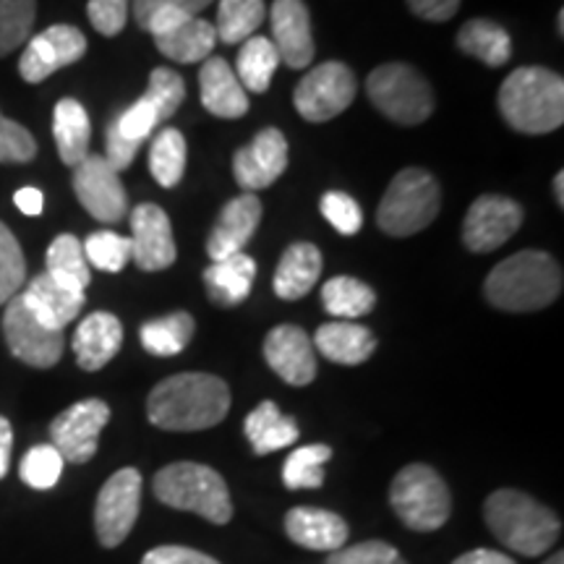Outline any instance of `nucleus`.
<instances>
[{
  "label": "nucleus",
  "instance_id": "f257e3e1",
  "mask_svg": "<svg viewBox=\"0 0 564 564\" xmlns=\"http://www.w3.org/2000/svg\"><path fill=\"white\" fill-rule=\"evenodd\" d=\"M230 411V390L215 373L186 371L162 379L150 392L147 413L165 432H202L225 421Z\"/></svg>",
  "mask_w": 564,
  "mask_h": 564
},
{
  "label": "nucleus",
  "instance_id": "f03ea898",
  "mask_svg": "<svg viewBox=\"0 0 564 564\" xmlns=\"http://www.w3.org/2000/svg\"><path fill=\"white\" fill-rule=\"evenodd\" d=\"M484 293L502 312L525 314L552 306L562 293V270L544 251H520L489 272Z\"/></svg>",
  "mask_w": 564,
  "mask_h": 564
},
{
  "label": "nucleus",
  "instance_id": "7ed1b4c3",
  "mask_svg": "<svg viewBox=\"0 0 564 564\" xmlns=\"http://www.w3.org/2000/svg\"><path fill=\"white\" fill-rule=\"evenodd\" d=\"M499 110L520 133H552L564 123V82L541 66L518 68L499 89Z\"/></svg>",
  "mask_w": 564,
  "mask_h": 564
},
{
  "label": "nucleus",
  "instance_id": "20e7f679",
  "mask_svg": "<svg viewBox=\"0 0 564 564\" xmlns=\"http://www.w3.org/2000/svg\"><path fill=\"white\" fill-rule=\"evenodd\" d=\"M484 518L507 549L523 556L549 552L562 531L560 518L549 507L514 489L494 491L484 505Z\"/></svg>",
  "mask_w": 564,
  "mask_h": 564
},
{
  "label": "nucleus",
  "instance_id": "39448f33",
  "mask_svg": "<svg viewBox=\"0 0 564 564\" xmlns=\"http://www.w3.org/2000/svg\"><path fill=\"white\" fill-rule=\"evenodd\" d=\"M154 497L173 510L196 512L215 525L230 523L232 502L225 478L202 463L165 465L152 481Z\"/></svg>",
  "mask_w": 564,
  "mask_h": 564
},
{
  "label": "nucleus",
  "instance_id": "423d86ee",
  "mask_svg": "<svg viewBox=\"0 0 564 564\" xmlns=\"http://www.w3.org/2000/svg\"><path fill=\"white\" fill-rule=\"evenodd\" d=\"M442 207V188L432 173L408 167L394 175L379 202L377 223L387 236H415L436 220Z\"/></svg>",
  "mask_w": 564,
  "mask_h": 564
},
{
  "label": "nucleus",
  "instance_id": "0eeeda50",
  "mask_svg": "<svg viewBox=\"0 0 564 564\" xmlns=\"http://www.w3.org/2000/svg\"><path fill=\"white\" fill-rule=\"evenodd\" d=\"M392 510L398 518L419 533H432L449 520L453 499L444 478L423 463H413L394 476L390 489Z\"/></svg>",
  "mask_w": 564,
  "mask_h": 564
},
{
  "label": "nucleus",
  "instance_id": "6e6552de",
  "mask_svg": "<svg viewBox=\"0 0 564 564\" xmlns=\"http://www.w3.org/2000/svg\"><path fill=\"white\" fill-rule=\"evenodd\" d=\"M373 108L400 126H419L432 116L434 95L429 82L408 63H384L366 82Z\"/></svg>",
  "mask_w": 564,
  "mask_h": 564
},
{
  "label": "nucleus",
  "instance_id": "1a4fd4ad",
  "mask_svg": "<svg viewBox=\"0 0 564 564\" xmlns=\"http://www.w3.org/2000/svg\"><path fill=\"white\" fill-rule=\"evenodd\" d=\"M141 30L152 34L154 45L165 58L178 63L207 61L217 45L215 24H209L202 17L171 9V6H162L154 11Z\"/></svg>",
  "mask_w": 564,
  "mask_h": 564
},
{
  "label": "nucleus",
  "instance_id": "9d476101",
  "mask_svg": "<svg viewBox=\"0 0 564 564\" xmlns=\"http://www.w3.org/2000/svg\"><path fill=\"white\" fill-rule=\"evenodd\" d=\"M356 74L345 63L327 61L303 76L295 87L293 102L306 121L324 123L340 116L345 108H350V102L356 100Z\"/></svg>",
  "mask_w": 564,
  "mask_h": 564
},
{
  "label": "nucleus",
  "instance_id": "9b49d317",
  "mask_svg": "<svg viewBox=\"0 0 564 564\" xmlns=\"http://www.w3.org/2000/svg\"><path fill=\"white\" fill-rule=\"evenodd\" d=\"M3 335L13 356L21 364L34 366V369H53L66 350V337L63 329H51L34 319V314L21 301V295L6 303L3 314Z\"/></svg>",
  "mask_w": 564,
  "mask_h": 564
},
{
  "label": "nucleus",
  "instance_id": "f8f14e48",
  "mask_svg": "<svg viewBox=\"0 0 564 564\" xmlns=\"http://www.w3.org/2000/svg\"><path fill=\"white\" fill-rule=\"evenodd\" d=\"M141 507V474L123 468L112 474L100 489L95 505V531L102 546L116 549L131 533Z\"/></svg>",
  "mask_w": 564,
  "mask_h": 564
},
{
  "label": "nucleus",
  "instance_id": "ddd939ff",
  "mask_svg": "<svg viewBox=\"0 0 564 564\" xmlns=\"http://www.w3.org/2000/svg\"><path fill=\"white\" fill-rule=\"evenodd\" d=\"M110 421V408L105 400L89 398L66 408L51 423V444L66 463L82 465L95 457L102 429Z\"/></svg>",
  "mask_w": 564,
  "mask_h": 564
},
{
  "label": "nucleus",
  "instance_id": "4468645a",
  "mask_svg": "<svg viewBox=\"0 0 564 564\" xmlns=\"http://www.w3.org/2000/svg\"><path fill=\"white\" fill-rule=\"evenodd\" d=\"M74 192L95 220L121 223L129 215V196L123 183L102 154H87L74 167Z\"/></svg>",
  "mask_w": 564,
  "mask_h": 564
},
{
  "label": "nucleus",
  "instance_id": "2eb2a0df",
  "mask_svg": "<svg viewBox=\"0 0 564 564\" xmlns=\"http://www.w3.org/2000/svg\"><path fill=\"white\" fill-rule=\"evenodd\" d=\"M523 225V207L499 194H486L470 204L463 223V243L476 253L502 249Z\"/></svg>",
  "mask_w": 564,
  "mask_h": 564
},
{
  "label": "nucleus",
  "instance_id": "dca6fc26",
  "mask_svg": "<svg viewBox=\"0 0 564 564\" xmlns=\"http://www.w3.org/2000/svg\"><path fill=\"white\" fill-rule=\"evenodd\" d=\"M84 53H87V37L76 26H47L45 32L34 34L26 42V51L19 61V74L26 84H40L47 76H53L55 70L82 61Z\"/></svg>",
  "mask_w": 564,
  "mask_h": 564
},
{
  "label": "nucleus",
  "instance_id": "f3484780",
  "mask_svg": "<svg viewBox=\"0 0 564 564\" xmlns=\"http://www.w3.org/2000/svg\"><path fill=\"white\" fill-rule=\"evenodd\" d=\"M131 262L144 272L167 270L175 262L171 220L158 204H139L131 212Z\"/></svg>",
  "mask_w": 564,
  "mask_h": 564
},
{
  "label": "nucleus",
  "instance_id": "a211bd4d",
  "mask_svg": "<svg viewBox=\"0 0 564 564\" xmlns=\"http://www.w3.org/2000/svg\"><path fill=\"white\" fill-rule=\"evenodd\" d=\"M288 167V141L278 129L259 131L249 147L236 152L232 173L246 194L270 188Z\"/></svg>",
  "mask_w": 564,
  "mask_h": 564
},
{
  "label": "nucleus",
  "instance_id": "6ab92c4d",
  "mask_svg": "<svg viewBox=\"0 0 564 564\" xmlns=\"http://www.w3.org/2000/svg\"><path fill=\"white\" fill-rule=\"evenodd\" d=\"M264 358L282 382L306 387L316 377V350L312 337L295 324H280L264 340Z\"/></svg>",
  "mask_w": 564,
  "mask_h": 564
},
{
  "label": "nucleus",
  "instance_id": "aec40b11",
  "mask_svg": "<svg viewBox=\"0 0 564 564\" xmlns=\"http://www.w3.org/2000/svg\"><path fill=\"white\" fill-rule=\"evenodd\" d=\"M272 45L280 61L291 68L312 66L316 45L312 37V19L303 0H274L272 11Z\"/></svg>",
  "mask_w": 564,
  "mask_h": 564
},
{
  "label": "nucleus",
  "instance_id": "412c9836",
  "mask_svg": "<svg viewBox=\"0 0 564 564\" xmlns=\"http://www.w3.org/2000/svg\"><path fill=\"white\" fill-rule=\"evenodd\" d=\"M259 223H262V202L257 194H241L225 204L207 238V253L212 262H220L232 253H243Z\"/></svg>",
  "mask_w": 564,
  "mask_h": 564
},
{
  "label": "nucleus",
  "instance_id": "4be33fe9",
  "mask_svg": "<svg viewBox=\"0 0 564 564\" xmlns=\"http://www.w3.org/2000/svg\"><path fill=\"white\" fill-rule=\"evenodd\" d=\"M285 533L303 549L333 554L345 546L350 531L340 514L319 507H293L285 514Z\"/></svg>",
  "mask_w": 564,
  "mask_h": 564
},
{
  "label": "nucleus",
  "instance_id": "5701e85b",
  "mask_svg": "<svg viewBox=\"0 0 564 564\" xmlns=\"http://www.w3.org/2000/svg\"><path fill=\"white\" fill-rule=\"evenodd\" d=\"M123 345V324L116 314L95 312L76 327L74 352L84 371H100Z\"/></svg>",
  "mask_w": 564,
  "mask_h": 564
},
{
  "label": "nucleus",
  "instance_id": "b1692460",
  "mask_svg": "<svg viewBox=\"0 0 564 564\" xmlns=\"http://www.w3.org/2000/svg\"><path fill=\"white\" fill-rule=\"evenodd\" d=\"M21 301L26 303V308L34 314V319L45 324L51 329L68 327L84 308V293L66 291L58 282L47 278L45 272L37 274L30 285L24 288V293H19Z\"/></svg>",
  "mask_w": 564,
  "mask_h": 564
},
{
  "label": "nucleus",
  "instance_id": "393cba45",
  "mask_svg": "<svg viewBox=\"0 0 564 564\" xmlns=\"http://www.w3.org/2000/svg\"><path fill=\"white\" fill-rule=\"evenodd\" d=\"M202 105L217 118H241L249 112V97L236 70L225 58H207L199 70Z\"/></svg>",
  "mask_w": 564,
  "mask_h": 564
},
{
  "label": "nucleus",
  "instance_id": "a878e982",
  "mask_svg": "<svg viewBox=\"0 0 564 564\" xmlns=\"http://www.w3.org/2000/svg\"><path fill=\"white\" fill-rule=\"evenodd\" d=\"M314 350H319L324 358L333 364L358 366L366 364L377 350V337L371 329L352 322H329L322 324L314 335Z\"/></svg>",
  "mask_w": 564,
  "mask_h": 564
},
{
  "label": "nucleus",
  "instance_id": "bb28decb",
  "mask_svg": "<svg viewBox=\"0 0 564 564\" xmlns=\"http://www.w3.org/2000/svg\"><path fill=\"white\" fill-rule=\"evenodd\" d=\"M253 278H257V262L249 253H232L220 262H212L204 270V285H207V295L217 306H238L249 299Z\"/></svg>",
  "mask_w": 564,
  "mask_h": 564
},
{
  "label": "nucleus",
  "instance_id": "cd10ccee",
  "mask_svg": "<svg viewBox=\"0 0 564 564\" xmlns=\"http://www.w3.org/2000/svg\"><path fill=\"white\" fill-rule=\"evenodd\" d=\"M322 251L314 243H293L282 253L274 272V293L285 301H299L319 282Z\"/></svg>",
  "mask_w": 564,
  "mask_h": 564
},
{
  "label": "nucleus",
  "instance_id": "c85d7f7f",
  "mask_svg": "<svg viewBox=\"0 0 564 564\" xmlns=\"http://www.w3.org/2000/svg\"><path fill=\"white\" fill-rule=\"evenodd\" d=\"M243 432L257 455H270L282 447H291L301 434L295 419L282 413L272 400H264V403L253 408L243 423Z\"/></svg>",
  "mask_w": 564,
  "mask_h": 564
},
{
  "label": "nucleus",
  "instance_id": "c756f323",
  "mask_svg": "<svg viewBox=\"0 0 564 564\" xmlns=\"http://www.w3.org/2000/svg\"><path fill=\"white\" fill-rule=\"evenodd\" d=\"M53 137L55 147H58L61 160L68 167H76L89 154L91 141V123L87 110L74 97H66L55 105L53 112Z\"/></svg>",
  "mask_w": 564,
  "mask_h": 564
},
{
  "label": "nucleus",
  "instance_id": "7c9ffc66",
  "mask_svg": "<svg viewBox=\"0 0 564 564\" xmlns=\"http://www.w3.org/2000/svg\"><path fill=\"white\" fill-rule=\"evenodd\" d=\"M457 47L489 68L505 66L512 58L510 34L491 19H470L468 24H463V30L457 32Z\"/></svg>",
  "mask_w": 564,
  "mask_h": 564
},
{
  "label": "nucleus",
  "instance_id": "2f4dec72",
  "mask_svg": "<svg viewBox=\"0 0 564 564\" xmlns=\"http://www.w3.org/2000/svg\"><path fill=\"white\" fill-rule=\"evenodd\" d=\"M45 274L58 282V285L66 288V291L87 293L91 272L87 257H84V243L79 238L70 236V232H63V236L55 238L51 249H47Z\"/></svg>",
  "mask_w": 564,
  "mask_h": 564
},
{
  "label": "nucleus",
  "instance_id": "473e14b6",
  "mask_svg": "<svg viewBox=\"0 0 564 564\" xmlns=\"http://www.w3.org/2000/svg\"><path fill=\"white\" fill-rule=\"evenodd\" d=\"M280 66L278 47L272 45L270 37H262V34H253L241 45V53H238V82L243 84L246 91H253V95H262V91L270 89V82L274 70Z\"/></svg>",
  "mask_w": 564,
  "mask_h": 564
},
{
  "label": "nucleus",
  "instance_id": "72a5a7b5",
  "mask_svg": "<svg viewBox=\"0 0 564 564\" xmlns=\"http://www.w3.org/2000/svg\"><path fill=\"white\" fill-rule=\"evenodd\" d=\"M196 329L194 316L188 312H175L162 316V319H152L141 327V345L152 356H178V352L192 343Z\"/></svg>",
  "mask_w": 564,
  "mask_h": 564
},
{
  "label": "nucleus",
  "instance_id": "f704fd0d",
  "mask_svg": "<svg viewBox=\"0 0 564 564\" xmlns=\"http://www.w3.org/2000/svg\"><path fill=\"white\" fill-rule=\"evenodd\" d=\"M322 303L337 319H358L373 312L377 293L356 278H333L322 285Z\"/></svg>",
  "mask_w": 564,
  "mask_h": 564
},
{
  "label": "nucleus",
  "instance_id": "c9c22d12",
  "mask_svg": "<svg viewBox=\"0 0 564 564\" xmlns=\"http://www.w3.org/2000/svg\"><path fill=\"white\" fill-rule=\"evenodd\" d=\"M264 17V0H220L215 24L217 40H223L225 45H241L253 37Z\"/></svg>",
  "mask_w": 564,
  "mask_h": 564
},
{
  "label": "nucleus",
  "instance_id": "e433bc0d",
  "mask_svg": "<svg viewBox=\"0 0 564 564\" xmlns=\"http://www.w3.org/2000/svg\"><path fill=\"white\" fill-rule=\"evenodd\" d=\"M150 171L162 188L178 186L186 171V139L178 129H162L152 139Z\"/></svg>",
  "mask_w": 564,
  "mask_h": 564
},
{
  "label": "nucleus",
  "instance_id": "4c0bfd02",
  "mask_svg": "<svg viewBox=\"0 0 564 564\" xmlns=\"http://www.w3.org/2000/svg\"><path fill=\"white\" fill-rule=\"evenodd\" d=\"M333 457V447L327 444H306L288 455L282 465V484L291 491L319 489L324 484V463Z\"/></svg>",
  "mask_w": 564,
  "mask_h": 564
},
{
  "label": "nucleus",
  "instance_id": "58836bf2",
  "mask_svg": "<svg viewBox=\"0 0 564 564\" xmlns=\"http://www.w3.org/2000/svg\"><path fill=\"white\" fill-rule=\"evenodd\" d=\"M37 0H0V58L30 42Z\"/></svg>",
  "mask_w": 564,
  "mask_h": 564
},
{
  "label": "nucleus",
  "instance_id": "ea45409f",
  "mask_svg": "<svg viewBox=\"0 0 564 564\" xmlns=\"http://www.w3.org/2000/svg\"><path fill=\"white\" fill-rule=\"evenodd\" d=\"M84 257L97 270L116 274L131 262V238L118 236L112 230H97L84 243Z\"/></svg>",
  "mask_w": 564,
  "mask_h": 564
},
{
  "label": "nucleus",
  "instance_id": "a19ab883",
  "mask_svg": "<svg viewBox=\"0 0 564 564\" xmlns=\"http://www.w3.org/2000/svg\"><path fill=\"white\" fill-rule=\"evenodd\" d=\"M63 463L66 460H63L61 453L53 447V444H37V447H32L30 453L24 455V460L19 465L21 481L37 491L53 489V486L61 481Z\"/></svg>",
  "mask_w": 564,
  "mask_h": 564
},
{
  "label": "nucleus",
  "instance_id": "79ce46f5",
  "mask_svg": "<svg viewBox=\"0 0 564 564\" xmlns=\"http://www.w3.org/2000/svg\"><path fill=\"white\" fill-rule=\"evenodd\" d=\"M26 282V259L17 236L0 223V306H6L13 295H19Z\"/></svg>",
  "mask_w": 564,
  "mask_h": 564
},
{
  "label": "nucleus",
  "instance_id": "37998d69",
  "mask_svg": "<svg viewBox=\"0 0 564 564\" xmlns=\"http://www.w3.org/2000/svg\"><path fill=\"white\" fill-rule=\"evenodd\" d=\"M322 215L327 217L329 225L343 236H356L364 225V212L358 202L345 192H327L319 204Z\"/></svg>",
  "mask_w": 564,
  "mask_h": 564
},
{
  "label": "nucleus",
  "instance_id": "c03bdc74",
  "mask_svg": "<svg viewBox=\"0 0 564 564\" xmlns=\"http://www.w3.org/2000/svg\"><path fill=\"white\" fill-rule=\"evenodd\" d=\"M327 564H408L398 549L384 541H364L356 546H343L329 554Z\"/></svg>",
  "mask_w": 564,
  "mask_h": 564
},
{
  "label": "nucleus",
  "instance_id": "a18cd8bd",
  "mask_svg": "<svg viewBox=\"0 0 564 564\" xmlns=\"http://www.w3.org/2000/svg\"><path fill=\"white\" fill-rule=\"evenodd\" d=\"M147 95L152 97L154 105H158L162 118H171L175 110L183 105V97H186V87H183V79L171 68H154L150 74V87H147Z\"/></svg>",
  "mask_w": 564,
  "mask_h": 564
},
{
  "label": "nucleus",
  "instance_id": "49530a36",
  "mask_svg": "<svg viewBox=\"0 0 564 564\" xmlns=\"http://www.w3.org/2000/svg\"><path fill=\"white\" fill-rule=\"evenodd\" d=\"M37 158V141L24 126L0 112V162H30Z\"/></svg>",
  "mask_w": 564,
  "mask_h": 564
},
{
  "label": "nucleus",
  "instance_id": "de8ad7c7",
  "mask_svg": "<svg viewBox=\"0 0 564 564\" xmlns=\"http://www.w3.org/2000/svg\"><path fill=\"white\" fill-rule=\"evenodd\" d=\"M131 13V0H89L87 17L97 32L116 37L123 32Z\"/></svg>",
  "mask_w": 564,
  "mask_h": 564
},
{
  "label": "nucleus",
  "instance_id": "09e8293b",
  "mask_svg": "<svg viewBox=\"0 0 564 564\" xmlns=\"http://www.w3.org/2000/svg\"><path fill=\"white\" fill-rule=\"evenodd\" d=\"M212 3H215V0H131V11L133 17H137V24L144 26L147 19H150L158 9H162V6H171V9L199 17V11H204Z\"/></svg>",
  "mask_w": 564,
  "mask_h": 564
},
{
  "label": "nucleus",
  "instance_id": "8fccbe9b",
  "mask_svg": "<svg viewBox=\"0 0 564 564\" xmlns=\"http://www.w3.org/2000/svg\"><path fill=\"white\" fill-rule=\"evenodd\" d=\"M141 564H220V562L212 560L209 554L196 552V549H188V546H158L144 554Z\"/></svg>",
  "mask_w": 564,
  "mask_h": 564
},
{
  "label": "nucleus",
  "instance_id": "3c124183",
  "mask_svg": "<svg viewBox=\"0 0 564 564\" xmlns=\"http://www.w3.org/2000/svg\"><path fill=\"white\" fill-rule=\"evenodd\" d=\"M411 11L426 21H449L460 9V0H408Z\"/></svg>",
  "mask_w": 564,
  "mask_h": 564
},
{
  "label": "nucleus",
  "instance_id": "603ef678",
  "mask_svg": "<svg viewBox=\"0 0 564 564\" xmlns=\"http://www.w3.org/2000/svg\"><path fill=\"white\" fill-rule=\"evenodd\" d=\"M13 202H17L19 212H24V215L30 217H37L42 207H45V196H42L40 188H32V186L19 188L17 196H13Z\"/></svg>",
  "mask_w": 564,
  "mask_h": 564
},
{
  "label": "nucleus",
  "instance_id": "864d4df0",
  "mask_svg": "<svg viewBox=\"0 0 564 564\" xmlns=\"http://www.w3.org/2000/svg\"><path fill=\"white\" fill-rule=\"evenodd\" d=\"M453 564H514V562L502 552H494V549H474V552L457 556Z\"/></svg>",
  "mask_w": 564,
  "mask_h": 564
},
{
  "label": "nucleus",
  "instance_id": "5fc2aeb1",
  "mask_svg": "<svg viewBox=\"0 0 564 564\" xmlns=\"http://www.w3.org/2000/svg\"><path fill=\"white\" fill-rule=\"evenodd\" d=\"M11 447H13V429L9 419L0 415V478H6V474H9Z\"/></svg>",
  "mask_w": 564,
  "mask_h": 564
},
{
  "label": "nucleus",
  "instance_id": "6e6d98bb",
  "mask_svg": "<svg viewBox=\"0 0 564 564\" xmlns=\"http://www.w3.org/2000/svg\"><path fill=\"white\" fill-rule=\"evenodd\" d=\"M554 194H556V204H560V207H564V173H556Z\"/></svg>",
  "mask_w": 564,
  "mask_h": 564
},
{
  "label": "nucleus",
  "instance_id": "4d7b16f0",
  "mask_svg": "<svg viewBox=\"0 0 564 564\" xmlns=\"http://www.w3.org/2000/svg\"><path fill=\"white\" fill-rule=\"evenodd\" d=\"M544 564H564V556H562V552H556V554L552 556V560L544 562Z\"/></svg>",
  "mask_w": 564,
  "mask_h": 564
}]
</instances>
